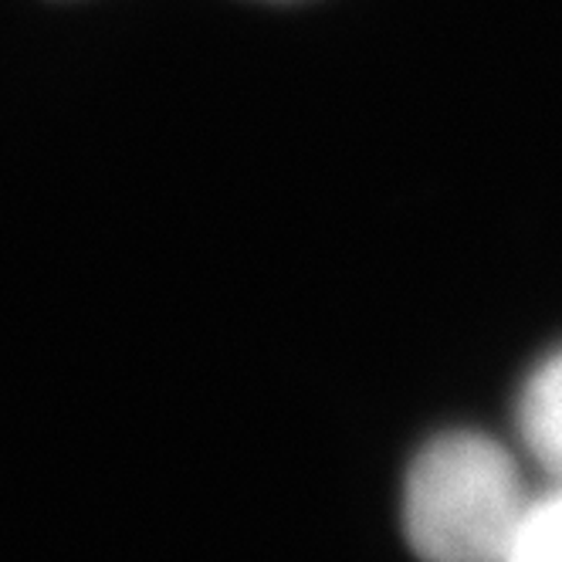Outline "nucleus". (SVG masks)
Masks as SVG:
<instances>
[{
    "mask_svg": "<svg viewBox=\"0 0 562 562\" xmlns=\"http://www.w3.org/2000/svg\"><path fill=\"white\" fill-rule=\"evenodd\" d=\"M526 505L502 445L485 434H445L411 468L407 539L424 562H502Z\"/></svg>",
    "mask_w": 562,
    "mask_h": 562,
    "instance_id": "obj_1",
    "label": "nucleus"
},
{
    "mask_svg": "<svg viewBox=\"0 0 562 562\" xmlns=\"http://www.w3.org/2000/svg\"><path fill=\"white\" fill-rule=\"evenodd\" d=\"M518 427L529 451L562 485V349L552 352L521 390Z\"/></svg>",
    "mask_w": 562,
    "mask_h": 562,
    "instance_id": "obj_2",
    "label": "nucleus"
},
{
    "mask_svg": "<svg viewBox=\"0 0 562 562\" xmlns=\"http://www.w3.org/2000/svg\"><path fill=\"white\" fill-rule=\"evenodd\" d=\"M502 562H562V485L526 505Z\"/></svg>",
    "mask_w": 562,
    "mask_h": 562,
    "instance_id": "obj_3",
    "label": "nucleus"
}]
</instances>
